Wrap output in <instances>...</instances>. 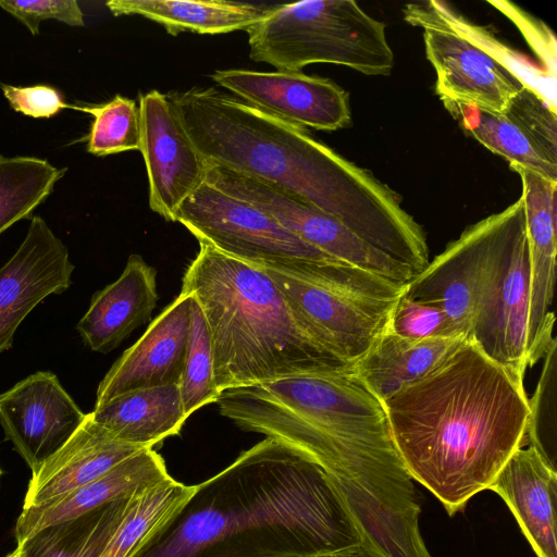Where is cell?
<instances>
[{
  "instance_id": "1",
  "label": "cell",
  "mask_w": 557,
  "mask_h": 557,
  "mask_svg": "<svg viewBox=\"0 0 557 557\" xmlns=\"http://www.w3.org/2000/svg\"><path fill=\"white\" fill-rule=\"evenodd\" d=\"M361 552L326 473L271 437L195 485L133 557H311Z\"/></svg>"
},
{
  "instance_id": "2",
  "label": "cell",
  "mask_w": 557,
  "mask_h": 557,
  "mask_svg": "<svg viewBox=\"0 0 557 557\" xmlns=\"http://www.w3.org/2000/svg\"><path fill=\"white\" fill-rule=\"evenodd\" d=\"M168 97L207 163L285 190L336 219L416 274L428 265L425 233L404 209L400 197L306 128L215 87L175 90Z\"/></svg>"
},
{
  "instance_id": "3",
  "label": "cell",
  "mask_w": 557,
  "mask_h": 557,
  "mask_svg": "<svg viewBox=\"0 0 557 557\" xmlns=\"http://www.w3.org/2000/svg\"><path fill=\"white\" fill-rule=\"evenodd\" d=\"M383 406L407 472L449 516L488 490L525 443L523 381L468 339Z\"/></svg>"
},
{
  "instance_id": "4",
  "label": "cell",
  "mask_w": 557,
  "mask_h": 557,
  "mask_svg": "<svg viewBox=\"0 0 557 557\" xmlns=\"http://www.w3.org/2000/svg\"><path fill=\"white\" fill-rule=\"evenodd\" d=\"M198 243L181 292L195 297L208 324L219 392L354 364L315 338L267 273Z\"/></svg>"
},
{
  "instance_id": "5",
  "label": "cell",
  "mask_w": 557,
  "mask_h": 557,
  "mask_svg": "<svg viewBox=\"0 0 557 557\" xmlns=\"http://www.w3.org/2000/svg\"><path fill=\"white\" fill-rule=\"evenodd\" d=\"M246 32L249 58L277 71L300 72L309 64L332 63L369 76H386L395 64L385 24L352 0L269 7Z\"/></svg>"
},
{
  "instance_id": "6",
  "label": "cell",
  "mask_w": 557,
  "mask_h": 557,
  "mask_svg": "<svg viewBox=\"0 0 557 557\" xmlns=\"http://www.w3.org/2000/svg\"><path fill=\"white\" fill-rule=\"evenodd\" d=\"M403 16L422 29L435 92L453 116L465 108L500 114L523 87L535 89L528 77L536 69L447 2L407 3Z\"/></svg>"
},
{
  "instance_id": "7",
  "label": "cell",
  "mask_w": 557,
  "mask_h": 557,
  "mask_svg": "<svg viewBox=\"0 0 557 557\" xmlns=\"http://www.w3.org/2000/svg\"><path fill=\"white\" fill-rule=\"evenodd\" d=\"M253 267L274 281L315 338L349 363L387 330L406 286L347 264Z\"/></svg>"
},
{
  "instance_id": "8",
  "label": "cell",
  "mask_w": 557,
  "mask_h": 557,
  "mask_svg": "<svg viewBox=\"0 0 557 557\" xmlns=\"http://www.w3.org/2000/svg\"><path fill=\"white\" fill-rule=\"evenodd\" d=\"M175 222L197 239L253 265L294 269L345 264L307 244L257 207L207 182L180 206Z\"/></svg>"
},
{
  "instance_id": "9",
  "label": "cell",
  "mask_w": 557,
  "mask_h": 557,
  "mask_svg": "<svg viewBox=\"0 0 557 557\" xmlns=\"http://www.w3.org/2000/svg\"><path fill=\"white\" fill-rule=\"evenodd\" d=\"M206 182L257 207L307 244L345 264L401 285L414 276L407 265L377 250L336 219L274 185L210 163Z\"/></svg>"
},
{
  "instance_id": "10",
  "label": "cell",
  "mask_w": 557,
  "mask_h": 557,
  "mask_svg": "<svg viewBox=\"0 0 557 557\" xmlns=\"http://www.w3.org/2000/svg\"><path fill=\"white\" fill-rule=\"evenodd\" d=\"M515 202L465 228L405 286L403 295L438 304L468 339L515 213Z\"/></svg>"
},
{
  "instance_id": "11",
  "label": "cell",
  "mask_w": 557,
  "mask_h": 557,
  "mask_svg": "<svg viewBox=\"0 0 557 557\" xmlns=\"http://www.w3.org/2000/svg\"><path fill=\"white\" fill-rule=\"evenodd\" d=\"M515 203L512 220L468 341L523 381L529 367L530 260L521 196Z\"/></svg>"
},
{
  "instance_id": "12",
  "label": "cell",
  "mask_w": 557,
  "mask_h": 557,
  "mask_svg": "<svg viewBox=\"0 0 557 557\" xmlns=\"http://www.w3.org/2000/svg\"><path fill=\"white\" fill-rule=\"evenodd\" d=\"M140 146L148 182L149 207L175 222L180 206L205 182L208 163L188 136L168 95L139 96Z\"/></svg>"
},
{
  "instance_id": "13",
  "label": "cell",
  "mask_w": 557,
  "mask_h": 557,
  "mask_svg": "<svg viewBox=\"0 0 557 557\" xmlns=\"http://www.w3.org/2000/svg\"><path fill=\"white\" fill-rule=\"evenodd\" d=\"M211 77L243 102L304 128L332 132L351 122L348 92L326 77L245 69L218 70Z\"/></svg>"
},
{
  "instance_id": "14",
  "label": "cell",
  "mask_w": 557,
  "mask_h": 557,
  "mask_svg": "<svg viewBox=\"0 0 557 557\" xmlns=\"http://www.w3.org/2000/svg\"><path fill=\"white\" fill-rule=\"evenodd\" d=\"M86 414L51 372H36L0 394L5 437L33 473L71 440Z\"/></svg>"
},
{
  "instance_id": "15",
  "label": "cell",
  "mask_w": 557,
  "mask_h": 557,
  "mask_svg": "<svg viewBox=\"0 0 557 557\" xmlns=\"http://www.w3.org/2000/svg\"><path fill=\"white\" fill-rule=\"evenodd\" d=\"M74 264L66 246L36 215L14 255L0 268V352L12 347L26 315L46 297L71 285Z\"/></svg>"
},
{
  "instance_id": "16",
  "label": "cell",
  "mask_w": 557,
  "mask_h": 557,
  "mask_svg": "<svg viewBox=\"0 0 557 557\" xmlns=\"http://www.w3.org/2000/svg\"><path fill=\"white\" fill-rule=\"evenodd\" d=\"M521 178L530 260V308L527 338L529 367L544 357L553 341L552 310L556 283L557 182L527 169L510 166Z\"/></svg>"
},
{
  "instance_id": "17",
  "label": "cell",
  "mask_w": 557,
  "mask_h": 557,
  "mask_svg": "<svg viewBox=\"0 0 557 557\" xmlns=\"http://www.w3.org/2000/svg\"><path fill=\"white\" fill-rule=\"evenodd\" d=\"M191 295L183 293L112 364L96 394L95 408L127 392L180 384L189 337Z\"/></svg>"
},
{
  "instance_id": "18",
  "label": "cell",
  "mask_w": 557,
  "mask_h": 557,
  "mask_svg": "<svg viewBox=\"0 0 557 557\" xmlns=\"http://www.w3.org/2000/svg\"><path fill=\"white\" fill-rule=\"evenodd\" d=\"M488 490L507 504L537 557H557V470L533 447L521 446Z\"/></svg>"
},
{
  "instance_id": "19",
  "label": "cell",
  "mask_w": 557,
  "mask_h": 557,
  "mask_svg": "<svg viewBox=\"0 0 557 557\" xmlns=\"http://www.w3.org/2000/svg\"><path fill=\"white\" fill-rule=\"evenodd\" d=\"M158 298L156 269L133 253L120 277L94 294L77 331L91 350L108 354L150 320Z\"/></svg>"
},
{
  "instance_id": "20",
  "label": "cell",
  "mask_w": 557,
  "mask_h": 557,
  "mask_svg": "<svg viewBox=\"0 0 557 557\" xmlns=\"http://www.w3.org/2000/svg\"><path fill=\"white\" fill-rule=\"evenodd\" d=\"M170 476L163 458L153 448L141 449L90 483L45 504L23 508L15 527L17 545L45 527L145 491Z\"/></svg>"
},
{
  "instance_id": "21",
  "label": "cell",
  "mask_w": 557,
  "mask_h": 557,
  "mask_svg": "<svg viewBox=\"0 0 557 557\" xmlns=\"http://www.w3.org/2000/svg\"><path fill=\"white\" fill-rule=\"evenodd\" d=\"M140 448L114 438L86 414L71 440L35 473L23 508L38 506L90 483Z\"/></svg>"
},
{
  "instance_id": "22",
  "label": "cell",
  "mask_w": 557,
  "mask_h": 557,
  "mask_svg": "<svg viewBox=\"0 0 557 557\" xmlns=\"http://www.w3.org/2000/svg\"><path fill=\"white\" fill-rule=\"evenodd\" d=\"M467 338L409 339L387 330L354 363L362 384L383 404L420 380Z\"/></svg>"
},
{
  "instance_id": "23",
  "label": "cell",
  "mask_w": 557,
  "mask_h": 557,
  "mask_svg": "<svg viewBox=\"0 0 557 557\" xmlns=\"http://www.w3.org/2000/svg\"><path fill=\"white\" fill-rule=\"evenodd\" d=\"M90 414L114 438L140 448H153L164 438L177 435L188 418L180 384L127 392L95 408Z\"/></svg>"
},
{
  "instance_id": "24",
  "label": "cell",
  "mask_w": 557,
  "mask_h": 557,
  "mask_svg": "<svg viewBox=\"0 0 557 557\" xmlns=\"http://www.w3.org/2000/svg\"><path fill=\"white\" fill-rule=\"evenodd\" d=\"M106 5L115 16L140 15L154 21L172 36L182 32L218 35L247 30L269 9L232 0H110Z\"/></svg>"
},
{
  "instance_id": "25",
  "label": "cell",
  "mask_w": 557,
  "mask_h": 557,
  "mask_svg": "<svg viewBox=\"0 0 557 557\" xmlns=\"http://www.w3.org/2000/svg\"><path fill=\"white\" fill-rule=\"evenodd\" d=\"M143 492L40 529L17 545L22 557H100Z\"/></svg>"
},
{
  "instance_id": "26",
  "label": "cell",
  "mask_w": 557,
  "mask_h": 557,
  "mask_svg": "<svg viewBox=\"0 0 557 557\" xmlns=\"http://www.w3.org/2000/svg\"><path fill=\"white\" fill-rule=\"evenodd\" d=\"M195 491L172 476L139 494L100 557H133Z\"/></svg>"
},
{
  "instance_id": "27",
  "label": "cell",
  "mask_w": 557,
  "mask_h": 557,
  "mask_svg": "<svg viewBox=\"0 0 557 557\" xmlns=\"http://www.w3.org/2000/svg\"><path fill=\"white\" fill-rule=\"evenodd\" d=\"M65 171L40 158L0 156V234L28 218Z\"/></svg>"
},
{
  "instance_id": "28",
  "label": "cell",
  "mask_w": 557,
  "mask_h": 557,
  "mask_svg": "<svg viewBox=\"0 0 557 557\" xmlns=\"http://www.w3.org/2000/svg\"><path fill=\"white\" fill-rule=\"evenodd\" d=\"M454 117L471 137L506 159L510 166H520L557 182V165L541 157L521 131L503 113L465 108Z\"/></svg>"
},
{
  "instance_id": "29",
  "label": "cell",
  "mask_w": 557,
  "mask_h": 557,
  "mask_svg": "<svg viewBox=\"0 0 557 557\" xmlns=\"http://www.w3.org/2000/svg\"><path fill=\"white\" fill-rule=\"evenodd\" d=\"M180 391L187 417L202 406L216 403L221 396V392L214 385L213 354L208 324L193 295L189 337Z\"/></svg>"
},
{
  "instance_id": "30",
  "label": "cell",
  "mask_w": 557,
  "mask_h": 557,
  "mask_svg": "<svg viewBox=\"0 0 557 557\" xmlns=\"http://www.w3.org/2000/svg\"><path fill=\"white\" fill-rule=\"evenodd\" d=\"M71 108L94 116L87 135V151L96 157H106L123 151L139 150L140 113L138 104L116 95L100 106Z\"/></svg>"
},
{
  "instance_id": "31",
  "label": "cell",
  "mask_w": 557,
  "mask_h": 557,
  "mask_svg": "<svg viewBox=\"0 0 557 557\" xmlns=\"http://www.w3.org/2000/svg\"><path fill=\"white\" fill-rule=\"evenodd\" d=\"M535 391L528 399L525 442L555 470L557 457V341L554 337L544 355Z\"/></svg>"
},
{
  "instance_id": "32",
  "label": "cell",
  "mask_w": 557,
  "mask_h": 557,
  "mask_svg": "<svg viewBox=\"0 0 557 557\" xmlns=\"http://www.w3.org/2000/svg\"><path fill=\"white\" fill-rule=\"evenodd\" d=\"M503 114L521 131L541 157L557 165L556 106L525 86L510 100Z\"/></svg>"
},
{
  "instance_id": "33",
  "label": "cell",
  "mask_w": 557,
  "mask_h": 557,
  "mask_svg": "<svg viewBox=\"0 0 557 557\" xmlns=\"http://www.w3.org/2000/svg\"><path fill=\"white\" fill-rule=\"evenodd\" d=\"M388 330L409 339L466 338L438 304L403 294L392 310Z\"/></svg>"
},
{
  "instance_id": "34",
  "label": "cell",
  "mask_w": 557,
  "mask_h": 557,
  "mask_svg": "<svg viewBox=\"0 0 557 557\" xmlns=\"http://www.w3.org/2000/svg\"><path fill=\"white\" fill-rule=\"evenodd\" d=\"M0 8L23 23L33 35L39 34V24L45 20L84 26L83 12L75 0H0Z\"/></svg>"
},
{
  "instance_id": "35",
  "label": "cell",
  "mask_w": 557,
  "mask_h": 557,
  "mask_svg": "<svg viewBox=\"0 0 557 557\" xmlns=\"http://www.w3.org/2000/svg\"><path fill=\"white\" fill-rule=\"evenodd\" d=\"M2 92L12 109L32 117H51L64 108L62 95L48 85L12 86L1 84Z\"/></svg>"
},
{
  "instance_id": "36",
  "label": "cell",
  "mask_w": 557,
  "mask_h": 557,
  "mask_svg": "<svg viewBox=\"0 0 557 557\" xmlns=\"http://www.w3.org/2000/svg\"><path fill=\"white\" fill-rule=\"evenodd\" d=\"M311 557H367L360 550L321 554Z\"/></svg>"
},
{
  "instance_id": "37",
  "label": "cell",
  "mask_w": 557,
  "mask_h": 557,
  "mask_svg": "<svg viewBox=\"0 0 557 557\" xmlns=\"http://www.w3.org/2000/svg\"><path fill=\"white\" fill-rule=\"evenodd\" d=\"M7 557H22V550L21 547L17 546L15 550H13L11 554H9Z\"/></svg>"
},
{
  "instance_id": "38",
  "label": "cell",
  "mask_w": 557,
  "mask_h": 557,
  "mask_svg": "<svg viewBox=\"0 0 557 557\" xmlns=\"http://www.w3.org/2000/svg\"><path fill=\"white\" fill-rule=\"evenodd\" d=\"M0 474H1V470H0Z\"/></svg>"
}]
</instances>
